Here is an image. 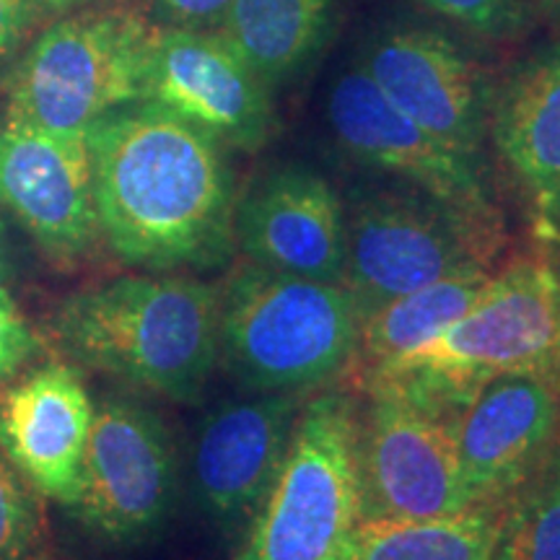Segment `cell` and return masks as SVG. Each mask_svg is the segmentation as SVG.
Listing matches in <instances>:
<instances>
[{"label":"cell","mask_w":560,"mask_h":560,"mask_svg":"<svg viewBox=\"0 0 560 560\" xmlns=\"http://www.w3.org/2000/svg\"><path fill=\"white\" fill-rule=\"evenodd\" d=\"M100 229L122 262L215 268L234 247V177L219 138L156 102L86 130Z\"/></svg>","instance_id":"6da1fadb"},{"label":"cell","mask_w":560,"mask_h":560,"mask_svg":"<svg viewBox=\"0 0 560 560\" xmlns=\"http://www.w3.org/2000/svg\"><path fill=\"white\" fill-rule=\"evenodd\" d=\"M219 285L136 276L68 296L55 314V335L83 366L195 402L219 361Z\"/></svg>","instance_id":"7a4b0ae2"},{"label":"cell","mask_w":560,"mask_h":560,"mask_svg":"<svg viewBox=\"0 0 560 560\" xmlns=\"http://www.w3.org/2000/svg\"><path fill=\"white\" fill-rule=\"evenodd\" d=\"M361 312L342 283L242 265L221 289L219 359L252 392L310 395L353 361Z\"/></svg>","instance_id":"3957f363"},{"label":"cell","mask_w":560,"mask_h":560,"mask_svg":"<svg viewBox=\"0 0 560 560\" xmlns=\"http://www.w3.org/2000/svg\"><path fill=\"white\" fill-rule=\"evenodd\" d=\"M380 371H405L465 405L506 374L542 376L560 387V262L548 247L501 262L450 330Z\"/></svg>","instance_id":"277c9868"},{"label":"cell","mask_w":560,"mask_h":560,"mask_svg":"<svg viewBox=\"0 0 560 560\" xmlns=\"http://www.w3.org/2000/svg\"><path fill=\"white\" fill-rule=\"evenodd\" d=\"M153 32L156 24L130 5L55 21L13 62L5 122L86 136L107 112L140 100Z\"/></svg>","instance_id":"5b68a950"},{"label":"cell","mask_w":560,"mask_h":560,"mask_svg":"<svg viewBox=\"0 0 560 560\" xmlns=\"http://www.w3.org/2000/svg\"><path fill=\"white\" fill-rule=\"evenodd\" d=\"M353 392L304 402L291 446L236 560H340L361 522Z\"/></svg>","instance_id":"8992f818"},{"label":"cell","mask_w":560,"mask_h":560,"mask_svg":"<svg viewBox=\"0 0 560 560\" xmlns=\"http://www.w3.org/2000/svg\"><path fill=\"white\" fill-rule=\"evenodd\" d=\"M342 285L361 319L387 301L470 265H501L503 223H482L441 206L416 187H363L346 213Z\"/></svg>","instance_id":"52a82bcc"},{"label":"cell","mask_w":560,"mask_h":560,"mask_svg":"<svg viewBox=\"0 0 560 560\" xmlns=\"http://www.w3.org/2000/svg\"><path fill=\"white\" fill-rule=\"evenodd\" d=\"M361 395V522L433 520L472 506L462 480L457 420L389 384H371Z\"/></svg>","instance_id":"ba28073f"},{"label":"cell","mask_w":560,"mask_h":560,"mask_svg":"<svg viewBox=\"0 0 560 560\" xmlns=\"http://www.w3.org/2000/svg\"><path fill=\"white\" fill-rule=\"evenodd\" d=\"M177 499V454L156 412L112 397L94 410L73 511L104 540L143 542Z\"/></svg>","instance_id":"9c48e42d"},{"label":"cell","mask_w":560,"mask_h":560,"mask_svg":"<svg viewBox=\"0 0 560 560\" xmlns=\"http://www.w3.org/2000/svg\"><path fill=\"white\" fill-rule=\"evenodd\" d=\"M359 68L402 115L482 164L493 89L459 42L433 26H389L369 42Z\"/></svg>","instance_id":"30bf717a"},{"label":"cell","mask_w":560,"mask_h":560,"mask_svg":"<svg viewBox=\"0 0 560 560\" xmlns=\"http://www.w3.org/2000/svg\"><path fill=\"white\" fill-rule=\"evenodd\" d=\"M327 117L335 138L350 156L395 174L441 206L482 223H503L482 164L452 151L431 132L384 100L361 68L332 83Z\"/></svg>","instance_id":"8fae6325"},{"label":"cell","mask_w":560,"mask_h":560,"mask_svg":"<svg viewBox=\"0 0 560 560\" xmlns=\"http://www.w3.org/2000/svg\"><path fill=\"white\" fill-rule=\"evenodd\" d=\"M140 100L177 112L231 149L257 151L272 128L268 86L219 32L156 26Z\"/></svg>","instance_id":"7c38bea8"},{"label":"cell","mask_w":560,"mask_h":560,"mask_svg":"<svg viewBox=\"0 0 560 560\" xmlns=\"http://www.w3.org/2000/svg\"><path fill=\"white\" fill-rule=\"evenodd\" d=\"M560 433V387L542 376L486 382L457 420V450L472 503H516Z\"/></svg>","instance_id":"4fadbf2b"},{"label":"cell","mask_w":560,"mask_h":560,"mask_svg":"<svg viewBox=\"0 0 560 560\" xmlns=\"http://www.w3.org/2000/svg\"><path fill=\"white\" fill-rule=\"evenodd\" d=\"M0 206L52 257L86 255L102 234L86 136L0 125Z\"/></svg>","instance_id":"5bb4252c"},{"label":"cell","mask_w":560,"mask_h":560,"mask_svg":"<svg viewBox=\"0 0 560 560\" xmlns=\"http://www.w3.org/2000/svg\"><path fill=\"white\" fill-rule=\"evenodd\" d=\"M234 240L265 270L342 283L346 208L330 182L306 166L272 170L236 202Z\"/></svg>","instance_id":"9a60e30c"},{"label":"cell","mask_w":560,"mask_h":560,"mask_svg":"<svg viewBox=\"0 0 560 560\" xmlns=\"http://www.w3.org/2000/svg\"><path fill=\"white\" fill-rule=\"evenodd\" d=\"M304 395L257 392L202 420L192 446V488L200 509L221 524L252 520L291 446Z\"/></svg>","instance_id":"2e32d148"},{"label":"cell","mask_w":560,"mask_h":560,"mask_svg":"<svg viewBox=\"0 0 560 560\" xmlns=\"http://www.w3.org/2000/svg\"><path fill=\"white\" fill-rule=\"evenodd\" d=\"M94 410L81 376L62 363L34 371L0 400V450L39 493L66 509L79 486Z\"/></svg>","instance_id":"e0dca14e"},{"label":"cell","mask_w":560,"mask_h":560,"mask_svg":"<svg viewBox=\"0 0 560 560\" xmlns=\"http://www.w3.org/2000/svg\"><path fill=\"white\" fill-rule=\"evenodd\" d=\"M488 128L540 223L552 229L560 215V45L532 52L493 89Z\"/></svg>","instance_id":"ac0fdd59"},{"label":"cell","mask_w":560,"mask_h":560,"mask_svg":"<svg viewBox=\"0 0 560 560\" xmlns=\"http://www.w3.org/2000/svg\"><path fill=\"white\" fill-rule=\"evenodd\" d=\"M495 268L470 265L369 312L361 319L353 361L342 376L350 389L359 387L374 371L389 366L392 361L402 359L450 330L480 296Z\"/></svg>","instance_id":"d6986e66"},{"label":"cell","mask_w":560,"mask_h":560,"mask_svg":"<svg viewBox=\"0 0 560 560\" xmlns=\"http://www.w3.org/2000/svg\"><path fill=\"white\" fill-rule=\"evenodd\" d=\"M332 9L335 0H231L215 32L270 89L317 58L330 37Z\"/></svg>","instance_id":"ffe728a7"},{"label":"cell","mask_w":560,"mask_h":560,"mask_svg":"<svg viewBox=\"0 0 560 560\" xmlns=\"http://www.w3.org/2000/svg\"><path fill=\"white\" fill-rule=\"evenodd\" d=\"M514 506L472 503L433 520H363L340 560H495Z\"/></svg>","instance_id":"44dd1931"},{"label":"cell","mask_w":560,"mask_h":560,"mask_svg":"<svg viewBox=\"0 0 560 560\" xmlns=\"http://www.w3.org/2000/svg\"><path fill=\"white\" fill-rule=\"evenodd\" d=\"M495 560H560V433L540 475L511 511Z\"/></svg>","instance_id":"7402d4cb"},{"label":"cell","mask_w":560,"mask_h":560,"mask_svg":"<svg viewBox=\"0 0 560 560\" xmlns=\"http://www.w3.org/2000/svg\"><path fill=\"white\" fill-rule=\"evenodd\" d=\"M39 540V511L16 467L0 452V560H30Z\"/></svg>","instance_id":"603a6c76"},{"label":"cell","mask_w":560,"mask_h":560,"mask_svg":"<svg viewBox=\"0 0 560 560\" xmlns=\"http://www.w3.org/2000/svg\"><path fill=\"white\" fill-rule=\"evenodd\" d=\"M416 3L488 39L514 37L529 24L532 13V0H416Z\"/></svg>","instance_id":"cb8c5ba5"},{"label":"cell","mask_w":560,"mask_h":560,"mask_svg":"<svg viewBox=\"0 0 560 560\" xmlns=\"http://www.w3.org/2000/svg\"><path fill=\"white\" fill-rule=\"evenodd\" d=\"M37 348L32 327L21 317L9 291L0 285V380H9Z\"/></svg>","instance_id":"d4e9b609"},{"label":"cell","mask_w":560,"mask_h":560,"mask_svg":"<svg viewBox=\"0 0 560 560\" xmlns=\"http://www.w3.org/2000/svg\"><path fill=\"white\" fill-rule=\"evenodd\" d=\"M231 0H153V16L166 30L215 32Z\"/></svg>","instance_id":"484cf974"},{"label":"cell","mask_w":560,"mask_h":560,"mask_svg":"<svg viewBox=\"0 0 560 560\" xmlns=\"http://www.w3.org/2000/svg\"><path fill=\"white\" fill-rule=\"evenodd\" d=\"M37 16L32 0H0V75L13 68L21 42Z\"/></svg>","instance_id":"4316f807"},{"label":"cell","mask_w":560,"mask_h":560,"mask_svg":"<svg viewBox=\"0 0 560 560\" xmlns=\"http://www.w3.org/2000/svg\"><path fill=\"white\" fill-rule=\"evenodd\" d=\"M13 276V249L9 240V229H5L3 219H0V285Z\"/></svg>","instance_id":"83f0119b"},{"label":"cell","mask_w":560,"mask_h":560,"mask_svg":"<svg viewBox=\"0 0 560 560\" xmlns=\"http://www.w3.org/2000/svg\"><path fill=\"white\" fill-rule=\"evenodd\" d=\"M86 3H91V0H32L37 13H70Z\"/></svg>","instance_id":"f1b7e54d"},{"label":"cell","mask_w":560,"mask_h":560,"mask_svg":"<svg viewBox=\"0 0 560 560\" xmlns=\"http://www.w3.org/2000/svg\"><path fill=\"white\" fill-rule=\"evenodd\" d=\"M548 3L552 5V9H556V11L560 13V0H548Z\"/></svg>","instance_id":"f546056e"}]
</instances>
